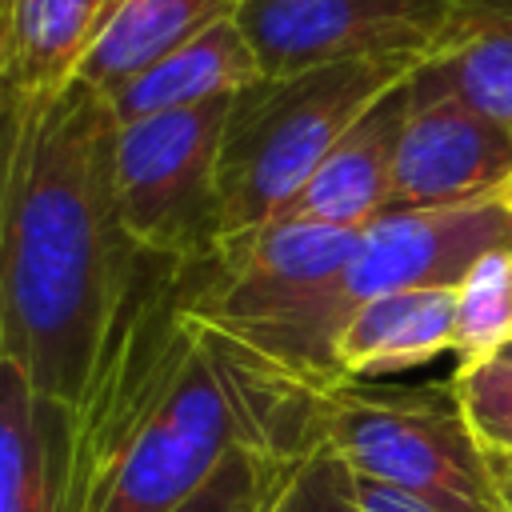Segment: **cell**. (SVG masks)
Listing matches in <instances>:
<instances>
[{"label": "cell", "mask_w": 512, "mask_h": 512, "mask_svg": "<svg viewBox=\"0 0 512 512\" xmlns=\"http://www.w3.org/2000/svg\"><path fill=\"white\" fill-rule=\"evenodd\" d=\"M16 100V88H12V60H8V36L0 28V108H8Z\"/></svg>", "instance_id": "23"}, {"label": "cell", "mask_w": 512, "mask_h": 512, "mask_svg": "<svg viewBox=\"0 0 512 512\" xmlns=\"http://www.w3.org/2000/svg\"><path fill=\"white\" fill-rule=\"evenodd\" d=\"M512 244V208L496 192L444 204L400 208L360 228V248L344 272V300L356 308L404 288H456L468 268Z\"/></svg>", "instance_id": "9"}, {"label": "cell", "mask_w": 512, "mask_h": 512, "mask_svg": "<svg viewBox=\"0 0 512 512\" xmlns=\"http://www.w3.org/2000/svg\"><path fill=\"white\" fill-rule=\"evenodd\" d=\"M448 388L472 436L484 444V452L512 456V364L496 356L476 364H456Z\"/></svg>", "instance_id": "19"}, {"label": "cell", "mask_w": 512, "mask_h": 512, "mask_svg": "<svg viewBox=\"0 0 512 512\" xmlns=\"http://www.w3.org/2000/svg\"><path fill=\"white\" fill-rule=\"evenodd\" d=\"M264 72L256 64V52L236 24V16L212 24L196 40L180 44L152 68H144L136 80H128L120 92L104 96L112 104L116 124L156 116V112H176V108H196L212 100H228L256 84Z\"/></svg>", "instance_id": "12"}, {"label": "cell", "mask_w": 512, "mask_h": 512, "mask_svg": "<svg viewBox=\"0 0 512 512\" xmlns=\"http://www.w3.org/2000/svg\"><path fill=\"white\" fill-rule=\"evenodd\" d=\"M356 496H360V512H432L420 500H412V496H404L388 484L364 480V476H356Z\"/></svg>", "instance_id": "21"}, {"label": "cell", "mask_w": 512, "mask_h": 512, "mask_svg": "<svg viewBox=\"0 0 512 512\" xmlns=\"http://www.w3.org/2000/svg\"><path fill=\"white\" fill-rule=\"evenodd\" d=\"M428 64L476 112L512 128V0H456Z\"/></svg>", "instance_id": "15"}, {"label": "cell", "mask_w": 512, "mask_h": 512, "mask_svg": "<svg viewBox=\"0 0 512 512\" xmlns=\"http://www.w3.org/2000/svg\"><path fill=\"white\" fill-rule=\"evenodd\" d=\"M456 348V288H404L356 304L336 336L344 384L424 368Z\"/></svg>", "instance_id": "11"}, {"label": "cell", "mask_w": 512, "mask_h": 512, "mask_svg": "<svg viewBox=\"0 0 512 512\" xmlns=\"http://www.w3.org/2000/svg\"><path fill=\"white\" fill-rule=\"evenodd\" d=\"M136 264L116 204L112 104L84 80L24 96L0 240V356L48 424L76 408Z\"/></svg>", "instance_id": "1"}, {"label": "cell", "mask_w": 512, "mask_h": 512, "mask_svg": "<svg viewBox=\"0 0 512 512\" xmlns=\"http://www.w3.org/2000/svg\"><path fill=\"white\" fill-rule=\"evenodd\" d=\"M456 0H240L264 76H300L352 60L424 64L448 36Z\"/></svg>", "instance_id": "7"}, {"label": "cell", "mask_w": 512, "mask_h": 512, "mask_svg": "<svg viewBox=\"0 0 512 512\" xmlns=\"http://www.w3.org/2000/svg\"><path fill=\"white\" fill-rule=\"evenodd\" d=\"M360 228L280 216L184 268V312L284 372L340 388L336 336L352 312L344 272Z\"/></svg>", "instance_id": "3"}, {"label": "cell", "mask_w": 512, "mask_h": 512, "mask_svg": "<svg viewBox=\"0 0 512 512\" xmlns=\"http://www.w3.org/2000/svg\"><path fill=\"white\" fill-rule=\"evenodd\" d=\"M512 340V244L480 256L456 284V364L492 360Z\"/></svg>", "instance_id": "17"}, {"label": "cell", "mask_w": 512, "mask_h": 512, "mask_svg": "<svg viewBox=\"0 0 512 512\" xmlns=\"http://www.w3.org/2000/svg\"><path fill=\"white\" fill-rule=\"evenodd\" d=\"M488 456H492L496 480H500V484H512V456H500V452H488Z\"/></svg>", "instance_id": "24"}, {"label": "cell", "mask_w": 512, "mask_h": 512, "mask_svg": "<svg viewBox=\"0 0 512 512\" xmlns=\"http://www.w3.org/2000/svg\"><path fill=\"white\" fill-rule=\"evenodd\" d=\"M20 108H24V96H16L8 108H0V240H4V204H8V176H12V152H16Z\"/></svg>", "instance_id": "22"}, {"label": "cell", "mask_w": 512, "mask_h": 512, "mask_svg": "<svg viewBox=\"0 0 512 512\" xmlns=\"http://www.w3.org/2000/svg\"><path fill=\"white\" fill-rule=\"evenodd\" d=\"M500 196H504V200H508V208H512V176L504 180V188H500Z\"/></svg>", "instance_id": "27"}, {"label": "cell", "mask_w": 512, "mask_h": 512, "mask_svg": "<svg viewBox=\"0 0 512 512\" xmlns=\"http://www.w3.org/2000/svg\"><path fill=\"white\" fill-rule=\"evenodd\" d=\"M496 360H504V364H512V340H508V344H504V348L496 352Z\"/></svg>", "instance_id": "26"}, {"label": "cell", "mask_w": 512, "mask_h": 512, "mask_svg": "<svg viewBox=\"0 0 512 512\" xmlns=\"http://www.w3.org/2000/svg\"><path fill=\"white\" fill-rule=\"evenodd\" d=\"M124 0H0L16 96L72 84Z\"/></svg>", "instance_id": "13"}, {"label": "cell", "mask_w": 512, "mask_h": 512, "mask_svg": "<svg viewBox=\"0 0 512 512\" xmlns=\"http://www.w3.org/2000/svg\"><path fill=\"white\" fill-rule=\"evenodd\" d=\"M292 460H300V456H276V452L240 444L172 512H268V504H272L280 480L288 476Z\"/></svg>", "instance_id": "18"}, {"label": "cell", "mask_w": 512, "mask_h": 512, "mask_svg": "<svg viewBox=\"0 0 512 512\" xmlns=\"http://www.w3.org/2000/svg\"><path fill=\"white\" fill-rule=\"evenodd\" d=\"M228 100L116 124V204L128 240L168 264L220 248V136Z\"/></svg>", "instance_id": "6"}, {"label": "cell", "mask_w": 512, "mask_h": 512, "mask_svg": "<svg viewBox=\"0 0 512 512\" xmlns=\"http://www.w3.org/2000/svg\"><path fill=\"white\" fill-rule=\"evenodd\" d=\"M324 444L356 476L388 484L432 512H504L492 456L472 436L452 388L340 384L328 392Z\"/></svg>", "instance_id": "5"}, {"label": "cell", "mask_w": 512, "mask_h": 512, "mask_svg": "<svg viewBox=\"0 0 512 512\" xmlns=\"http://www.w3.org/2000/svg\"><path fill=\"white\" fill-rule=\"evenodd\" d=\"M408 112V80L388 88L376 104L364 108V116L332 144V152L320 160L288 216L336 224V228H368L376 216L388 212L392 196V168H396V144Z\"/></svg>", "instance_id": "10"}, {"label": "cell", "mask_w": 512, "mask_h": 512, "mask_svg": "<svg viewBox=\"0 0 512 512\" xmlns=\"http://www.w3.org/2000/svg\"><path fill=\"white\" fill-rule=\"evenodd\" d=\"M0 512H48V416L16 364L0 356Z\"/></svg>", "instance_id": "16"}, {"label": "cell", "mask_w": 512, "mask_h": 512, "mask_svg": "<svg viewBox=\"0 0 512 512\" xmlns=\"http://www.w3.org/2000/svg\"><path fill=\"white\" fill-rule=\"evenodd\" d=\"M412 68V60H352L260 76L236 92L220 136V244L288 216L332 144Z\"/></svg>", "instance_id": "4"}, {"label": "cell", "mask_w": 512, "mask_h": 512, "mask_svg": "<svg viewBox=\"0 0 512 512\" xmlns=\"http://www.w3.org/2000/svg\"><path fill=\"white\" fill-rule=\"evenodd\" d=\"M512 176V128L476 112L428 60L408 76L388 212L488 196Z\"/></svg>", "instance_id": "8"}, {"label": "cell", "mask_w": 512, "mask_h": 512, "mask_svg": "<svg viewBox=\"0 0 512 512\" xmlns=\"http://www.w3.org/2000/svg\"><path fill=\"white\" fill-rule=\"evenodd\" d=\"M236 8L240 0H124L76 80L112 96L180 44L236 16Z\"/></svg>", "instance_id": "14"}, {"label": "cell", "mask_w": 512, "mask_h": 512, "mask_svg": "<svg viewBox=\"0 0 512 512\" xmlns=\"http://www.w3.org/2000/svg\"><path fill=\"white\" fill-rule=\"evenodd\" d=\"M500 496H504V512H512V484H500Z\"/></svg>", "instance_id": "25"}, {"label": "cell", "mask_w": 512, "mask_h": 512, "mask_svg": "<svg viewBox=\"0 0 512 512\" xmlns=\"http://www.w3.org/2000/svg\"><path fill=\"white\" fill-rule=\"evenodd\" d=\"M328 392L196 320V340L96 512H172L248 444L304 456L324 444Z\"/></svg>", "instance_id": "2"}, {"label": "cell", "mask_w": 512, "mask_h": 512, "mask_svg": "<svg viewBox=\"0 0 512 512\" xmlns=\"http://www.w3.org/2000/svg\"><path fill=\"white\" fill-rule=\"evenodd\" d=\"M268 512H360L356 472L328 444H320L292 460Z\"/></svg>", "instance_id": "20"}]
</instances>
